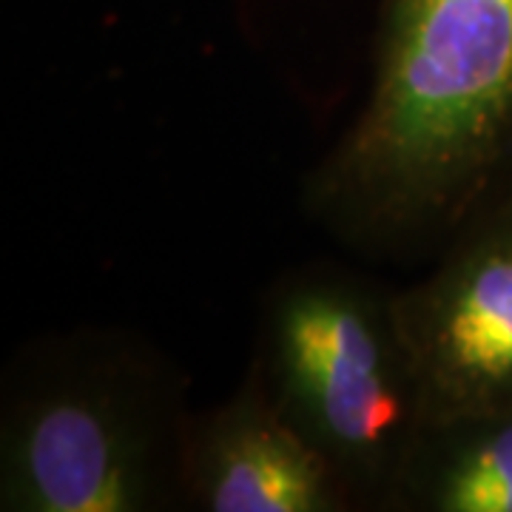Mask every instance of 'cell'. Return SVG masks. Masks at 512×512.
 Segmentation results:
<instances>
[{"label": "cell", "mask_w": 512, "mask_h": 512, "mask_svg": "<svg viewBox=\"0 0 512 512\" xmlns=\"http://www.w3.org/2000/svg\"><path fill=\"white\" fill-rule=\"evenodd\" d=\"M387 512H512V404L424 424Z\"/></svg>", "instance_id": "6"}, {"label": "cell", "mask_w": 512, "mask_h": 512, "mask_svg": "<svg viewBox=\"0 0 512 512\" xmlns=\"http://www.w3.org/2000/svg\"><path fill=\"white\" fill-rule=\"evenodd\" d=\"M262 387L345 478L359 510H390L427 424L393 293L339 268H308L268 293Z\"/></svg>", "instance_id": "3"}, {"label": "cell", "mask_w": 512, "mask_h": 512, "mask_svg": "<svg viewBox=\"0 0 512 512\" xmlns=\"http://www.w3.org/2000/svg\"><path fill=\"white\" fill-rule=\"evenodd\" d=\"M183 484L185 507L200 512L359 510L345 478L276 407L254 367L234 396L191 413Z\"/></svg>", "instance_id": "5"}, {"label": "cell", "mask_w": 512, "mask_h": 512, "mask_svg": "<svg viewBox=\"0 0 512 512\" xmlns=\"http://www.w3.org/2000/svg\"><path fill=\"white\" fill-rule=\"evenodd\" d=\"M188 421L183 382L146 345L103 330L40 345L3 402L0 510H180Z\"/></svg>", "instance_id": "2"}, {"label": "cell", "mask_w": 512, "mask_h": 512, "mask_svg": "<svg viewBox=\"0 0 512 512\" xmlns=\"http://www.w3.org/2000/svg\"><path fill=\"white\" fill-rule=\"evenodd\" d=\"M512 185V0H382L373 80L305 205L373 256L444 248Z\"/></svg>", "instance_id": "1"}, {"label": "cell", "mask_w": 512, "mask_h": 512, "mask_svg": "<svg viewBox=\"0 0 512 512\" xmlns=\"http://www.w3.org/2000/svg\"><path fill=\"white\" fill-rule=\"evenodd\" d=\"M427 424L512 404V185L393 293Z\"/></svg>", "instance_id": "4"}]
</instances>
